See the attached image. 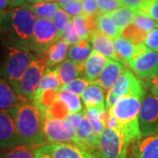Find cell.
Returning <instances> with one entry per match:
<instances>
[{"instance_id": "1", "label": "cell", "mask_w": 158, "mask_h": 158, "mask_svg": "<svg viewBox=\"0 0 158 158\" xmlns=\"http://www.w3.org/2000/svg\"><path fill=\"white\" fill-rule=\"evenodd\" d=\"M36 19V15L27 3L6 9L0 18V36L3 41L27 48Z\"/></svg>"}, {"instance_id": "2", "label": "cell", "mask_w": 158, "mask_h": 158, "mask_svg": "<svg viewBox=\"0 0 158 158\" xmlns=\"http://www.w3.org/2000/svg\"><path fill=\"white\" fill-rule=\"evenodd\" d=\"M14 117L19 144L34 148L48 144L43 132L44 118L32 102H24L15 108Z\"/></svg>"}, {"instance_id": "3", "label": "cell", "mask_w": 158, "mask_h": 158, "mask_svg": "<svg viewBox=\"0 0 158 158\" xmlns=\"http://www.w3.org/2000/svg\"><path fill=\"white\" fill-rule=\"evenodd\" d=\"M142 98L143 97L139 96L123 97L109 111V114L113 115L116 120L114 128L123 135L129 145L142 136L139 122Z\"/></svg>"}, {"instance_id": "4", "label": "cell", "mask_w": 158, "mask_h": 158, "mask_svg": "<svg viewBox=\"0 0 158 158\" xmlns=\"http://www.w3.org/2000/svg\"><path fill=\"white\" fill-rule=\"evenodd\" d=\"M37 58L27 48L4 42L0 57V77L16 90L23 74Z\"/></svg>"}, {"instance_id": "5", "label": "cell", "mask_w": 158, "mask_h": 158, "mask_svg": "<svg viewBox=\"0 0 158 158\" xmlns=\"http://www.w3.org/2000/svg\"><path fill=\"white\" fill-rule=\"evenodd\" d=\"M146 93L144 82L127 68H124L113 87L107 91L106 108L111 110L119 98L126 96L144 97Z\"/></svg>"}, {"instance_id": "6", "label": "cell", "mask_w": 158, "mask_h": 158, "mask_svg": "<svg viewBox=\"0 0 158 158\" xmlns=\"http://www.w3.org/2000/svg\"><path fill=\"white\" fill-rule=\"evenodd\" d=\"M61 39L52 19L37 18L27 48L38 58L43 57L52 44Z\"/></svg>"}, {"instance_id": "7", "label": "cell", "mask_w": 158, "mask_h": 158, "mask_svg": "<svg viewBox=\"0 0 158 158\" xmlns=\"http://www.w3.org/2000/svg\"><path fill=\"white\" fill-rule=\"evenodd\" d=\"M129 146V143L118 130L106 127L98 138L94 158H127Z\"/></svg>"}, {"instance_id": "8", "label": "cell", "mask_w": 158, "mask_h": 158, "mask_svg": "<svg viewBox=\"0 0 158 158\" xmlns=\"http://www.w3.org/2000/svg\"><path fill=\"white\" fill-rule=\"evenodd\" d=\"M46 69L45 58L40 57L31 62L28 68L23 74L16 90L26 101H33L34 94L38 89Z\"/></svg>"}, {"instance_id": "9", "label": "cell", "mask_w": 158, "mask_h": 158, "mask_svg": "<svg viewBox=\"0 0 158 158\" xmlns=\"http://www.w3.org/2000/svg\"><path fill=\"white\" fill-rule=\"evenodd\" d=\"M43 132L48 143L73 142L78 144L76 128L66 118H44Z\"/></svg>"}, {"instance_id": "10", "label": "cell", "mask_w": 158, "mask_h": 158, "mask_svg": "<svg viewBox=\"0 0 158 158\" xmlns=\"http://www.w3.org/2000/svg\"><path fill=\"white\" fill-rule=\"evenodd\" d=\"M139 122L142 136L158 132V96L145 93L139 113Z\"/></svg>"}, {"instance_id": "11", "label": "cell", "mask_w": 158, "mask_h": 158, "mask_svg": "<svg viewBox=\"0 0 158 158\" xmlns=\"http://www.w3.org/2000/svg\"><path fill=\"white\" fill-rule=\"evenodd\" d=\"M127 65L141 80L151 78L158 75V52L147 49L130 60Z\"/></svg>"}, {"instance_id": "12", "label": "cell", "mask_w": 158, "mask_h": 158, "mask_svg": "<svg viewBox=\"0 0 158 158\" xmlns=\"http://www.w3.org/2000/svg\"><path fill=\"white\" fill-rule=\"evenodd\" d=\"M14 109L0 110V148H3L14 147L19 144Z\"/></svg>"}, {"instance_id": "13", "label": "cell", "mask_w": 158, "mask_h": 158, "mask_svg": "<svg viewBox=\"0 0 158 158\" xmlns=\"http://www.w3.org/2000/svg\"><path fill=\"white\" fill-rule=\"evenodd\" d=\"M127 158H158V132L132 142Z\"/></svg>"}, {"instance_id": "14", "label": "cell", "mask_w": 158, "mask_h": 158, "mask_svg": "<svg viewBox=\"0 0 158 158\" xmlns=\"http://www.w3.org/2000/svg\"><path fill=\"white\" fill-rule=\"evenodd\" d=\"M113 46L115 51L118 55V58L120 59V62L123 64H127L132 60L134 57L137 56L141 53L148 49L144 43L140 44H134L129 40L126 39L123 36H118L117 38L113 40Z\"/></svg>"}, {"instance_id": "15", "label": "cell", "mask_w": 158, "mask_h": 158, "mask_svg": "<svg viewBox=\"0 0 158 158\" xmlns=\"http://www.w3.org/2000/svg\"><path fill=\"white\" fill-rule=\"evenodd\" d=\"M80 97L85 104V108H94L100 113L107 112L106 108L104 90L96 81L88 85Z\"/></svg>"}, {"instance_id": "16", "label": "cell", "mask_w": 158, "mask_h": 158, "mask_svg": "<svg viewBox=\"0 0 158 158\" xmlns=\"http://www.w3.org/2000/svg\"><path fill=\"white\" fill-rule=\"evenodd\" d=\"M52 158H93L83 147L73 142L48 143Z\"/></svg>"}, {"instance_id": "17", "label": "cell", "mask_w": 158, "mask_h": 158, "mask_svg": "<svg viewBox=\"0 0 158 158\" xmlns=\"http://www.w3.org/2000/svg\"><path fill=\"white\" fill-rule=\"evenodd\" d=\"M124 68V64L122 62L107 59V62L96 82L101 86L103 90L108 91L116 83Z\"/></svg>"}, {"instance_id": "18", "label": "cell", "mask_w": 158, "mask_h": 158, "mask_svg": "<svg viewBox=\"0 0 158 158\" xmlns=\"http://www.w3.org/2000/svg\"><path fill=\"white\" fill-rule=\"evenodd\" d=\"M89 40L93 47V49L97 52L100 53L108 59H112L120 62V59L118 58V55L115 51L113 46V40L103 34L98 29H95L90 35Z\"/></svg>"}, {"instance_id": "19", "label": "cell", "mask_w": 158, "mask_h": 158, "mask_svg": "<svg viewBox=\"0 0 158 158\" xmlns=\"http://www.w3.org/2000/svg\"><path fill=\"white\" fill-rule=\"evenodd\" d=\"M26 100L6 80L0 77V110H11Z\"/></svg>"}, {"instance_id": "20", "label": "cell", "mask_w": 158, "mask_h": 158, "mask_svg": "<svg viewBox=\"0 0 158 158\" xmlns=\"http://www.w3.org/2000/svg\"><path fill=\"white\" fill-rule=\"evenodd\" d=\"M84 67H85V62L76 63L71 62L69 59L64 60L62 63L57 65L55 69L56 70L62 86L73 79L80 77L81 76L85 77Z\"/></svg>"}, {"instance_id": "21", "label": "cell", "mask_w": 158, "mask_h": 158, "mask_svg": "<svg viewBox=\"0 0 158 158\" xmlns=\"http://www.w3.org/2000/svg\"><path fill=\"white\" fill-rule=\"evenodd\" d=\"M107 59L96 50L93 49L91 51L90 56L85 61V78L90 82L96 81L107 62Z\"/></svg>"}, {"instance_id": "22", "label": "cell", "mask_w": 158, "mask_h": 158, "mask_svg": "<svg viewBox=\"0 0 158 158\" xmlns=\"http://www.w3.org/2000/svg\"><path fill=\"white\" fill-rule=\"evenodd\" d=\"M68 50L69 45L62 39H59L52 44L43 56L47 69H51L62 63L68 55Z\"/></svg>"}, {"instance_id": "23", "label": "cell", "mask_w": 158, "mask_h": 158, "mask_svg": "<svg viewBox=\"0 0 158 158\" xmlns=\"http://www.w3.org/2000/svg\"><path fill=\"white\" fill-rule=\"evenodd\" d=\"M74 30L79 40H89L90 34L97 29L96 16H86L80 14L72 18Z\"/></svg>"}, {"instance_id": "24", "label": "cell", "mask_w": 158, "mask_h": 158, "mask_svg": "<svg viewBox=\"0 0 158 158\" xmlns=\"http://www.w3.org/2000/svg\"><path fill=\"white\" fill-rule=\"evenodd\" d=\"M62 89V85L59 80L58 75H57L56 69H47L45 72L43 74V77L40 82V85L38 86V89L34 94L33 101H35L38 99L40 96L46 91V90H57L60 91Z\"/></svg>"}, {"instance_id": "25", "label": "cell", "mask_w": 158, "mask_h": 158, "mask_svg": "<svg viewBox=\"0 0 158 158\" xmlns=\"http://www.w3.org/2000/svg\"><path fill=\"white\" fill-rule=\"evenodd\" d=\"M135 13V10L128 7L121 6L117 10L109 13L108 15L118 31L122 33V31L132 23Z\"/></svg>"}, {"instance_id": "26", "label": "cell", "mask_w": 158, "mask_h": 158, "mask_svg": "<svg viewBox=\"0 0 158 158\" xmlns=\"http://www.w3.org/2000/svg\"><path fill=\"white\" fill-rule=\"evenodd\" d=\"M92 50L93 49L89 42V40H79L77 43L70 46L67 56L69 60L76 63L85 62Z\"/></svg>"}, {"instance_id": "27", "label": "cell", "mask_w": 158, "mask_h": 158, "mask_svg": "<svg viewBox=\"0 0 158 158\" xmlns=\"http://www.w3.org/2000/svg\"><path fill=\"white\" fill-rule=\"evenodd\" d=\"M56 99L63 104V106L68 111L69 115L83 112V106L80 97L69 90H60L57 94Z\"/></svg>"}, {"instance_id": "28", "label": "cell", "mask_w": 158, "mask_h": 158, "mask_svg": "<svg viewBox=\"0 0 158 158\" xmlns=\"http://www.w3.org/2000/svg\"><path fill=\"white\" fill-rule=\"evenodd\" d=\"M38 148L19 144L14 147L0 148V158H34Z\"/></svg>"}, {"instance_id": "29", "label": "cell", "mask_w": 158, "mask_h": 158, "mask_svg": "<svg viewBox=\"0 0 158 158\" xmlns=\"http://www.w3.org/2000/svg\"><path fill=\"white\" fill-rule=\"evenodd\" d=\"M29 7L36 17L52 19L57 10L60 8L56 1H44L36 4H29Z\"/></svg>"}, {"instance_id": "30", "label": "cell", "mask_w": 158, "mask_h": 158, "mask_svg": "<svg viewBox=\"0 0 158 158\" xmlns=\"http://www.w3.org/2000/svg\"><path fill=\"white\" fill-rule=\"evenodd\" d=\"M96 26L98 30L111 40H114L121 35V33L115 27L108 14L98 13L96 15Z\"/></svg>"}, {"instance_id": "31", "label": "cell", "mask_w": 158, "mask_h": 158, "mask_svg": "<svg viewBox=\"0 0 158 158\" xmlns=\"http://www.w3.org/2000/svg\"><path fill=\"white\" fill-rule=\"evenodd\" d=\"M147 34L146 32L142 31L141 29L137 27L136 26L131 23L122 31L121 36H123L126 39L129 40L134 44H140V43H143Z\"/></svg>"}, {"instance_id": "32", "label": "cell", "mask_w": 158, "mask_h": 158, "mask_svg": "<svg viewBox=\"0 0 158 158\" xmlns=\"http://www.w3.org/2000/svg\"><path fill=\"white\" fill-rule=\"evenodd\" d=\"M132 24H134L137 27L141 29L142 31L146 32L148 34L151 30L154 28L158 27V22L152 19L151 18H149L147 15L141 14L136 12L135 17L132 20Z\"/></svg>"}, {"instance_id": "33", "label": "cell", "mask_w": 158, "mask_h": 158, "mask_svg": "<svg viewBox=\"0 0 158 158\" xmlns=\"http://www.w3.org/2000/svg\"><path fill=\"white\" fill-rule=\"evenodd\" d=\"M91 83L92 82H90L85 77H77V78L68 82L67 84L62 85L61 90H69L74 94L80 96L82 94V92L85 90V88L88 85H90Z\"/></svg>"}, {"instance_id": "34", "label": "cell", "mask_w": 158, "mask_h": 158, "mask_svg": "<svg viewBox=\"0 0 158 158\" xmlns=\"http://www.w3.org/2000/svg\"><path fill=\"white\" fill-rule=\"evenodd\" d=\"M85 116L89 119L92 129L97 135H100L105 127L102 122L100 113L94 108H85Z\"/></svg>"}, {"instance_id": "35", "label": "cell", "mask_w": 158, "mask_h": 158, "mask_svg": "<svg viewBox=\"0 0 158 158\" xmlns=\"http://www.w3.org/2000/svg\"><path fill=\"white\" fill-rule=\"evenodd\" d=\"M70 19H71V18L69 17V15L67 12L63 11L61 7L57 10L56 14L54 15V17L52 19V20L55 24L61 38H62L64 29L66 28V27H67L69 22L70 21Z\"/></svg>"}, {"instance_id": "36", "label": "cell", "mask_w": 158, "mask_h": 158, "mask_svg": "<svg viewBox=\"0 0 158 158\" xmlns=\"http://www.w3.org/2000/svg\"><path fill=\"white\" fill-rule=\"evenodd\" d=\"M135 12L147 15L158 22V1L147 0L143 5L136 9Z\"/></svg>"}, {"instance_id": "37", "label": "cell", "mask_w": 158, "mask_h": 158, "mask_svg": "<svg viewBox=\"0 0 158 158\" xmlns=\"http://www.w3.org/2000/svg\"><path fill=\"white\" fill-rule=\"evenodd\" d=\"M59 6L67 12L70 18L83 14V0H71L67 4L60 5Z\"/></svg>"}, {"instance_id": "38", "label": "cell", "mask_w": 158, "mask_h": 158, "mask_svg": "<svg viewBox=\"0 0 158 158\" xmlns=\"http://www.w3.org/2000/svg\"><path fill=\"white\" fill-rule=\"evenodd\" d=\"M98 13L109 14L121 7L122 5L118 0H97Z\"/></svg>"}, {"instance_id": "39", "label": "cell", "mask_w": 158, "mask_h": 158, "mask_svg": "<svg viewBox=\"0 0 158 158\" xmlns=\"http://www.w3.org/2000/svg\"><path fill=\"white\" fill-rule=\"evenodd\" d=\"M61 39L63 40L69 46L74 45V44L77 43L79 41L78 37L77 36V34L75 33V30H74L73 24H72V19L69 22L66 28L64 29Z\"/></svg>"}, {"instance_id": "40", "label": "cell", "mask_w": 158, "mask_h": 158, "mask_svg": "<svg viewBox=\"0 0 158 158\" xmlns=\"http://www.w3.org/2000/svg\"><path fill=\"white\" fill-rule=\"evenodd\" d=\"M143 43L148 49L158 52V27L154 28L147 34Z\"/></svg>"}, {"instance_id": "41", "label": "cell", "mask_w": 158, "mask_h": 158, "mask_svg": "<svg viewBox=\"0 0 158 158\" xmlns=\"http://www.w3.org/2000/svg\"><path fill=\"white\" fill-rule=\"evenodd\" d=\"M98 13L97 0H83V14L86 16H96Z\"/></svg>"}, {"instance_id": "42", "label": "cell", "mask_w": 158, "mask_h": 158, "mask_svg": "<svg viewBox=\"0 0 158 158\" xmlns=\"http://www.w3.org/2000/svg\"><path fill=\"white\" fill-rule=\"evenodd\" d=\"M144 85H145V88H147L151 93L158 96V75L153 77L151 78L145 80Z\"/></svg>"}, {"instance_id": "43", "label": "cell", "mask_w": 158, "mask_h": 158, "mask_svg": "<svg viewBox=\"0 0 158 158\" xmlns=\"http://www.w3.org/2000/svg\"><path fill=\"white\" fill-rule=\"evenodd\" d=\"M34 158H52L49 144L48 143L44 146L38 148L35 151Z\"/></svg>"}, {"instance_id": "44", "label": "cell", "mask_w": 158, "mask_h": 158, "mask_svg": "<svg viewBox=\"0 0 158 158\" xmlns=\"http://www.w3.org/2000/svg\"><path fill=\"white\" fill-rule=\"evenodd\" d=\"M85 111H83V112H81V113L69 114V115H68L65 118L68 120L69 122L71 123V125L73 126L75 128H77L79 126V124L81 123V121H82L83 118L85 117Z\"/></svg>"}, {"instance_id": "45", "label": "cell", "mask_w": 158, "mask_h": 158, "mask_svg": "<svg viewBox=\"0 0 158 158\" xmlns=\"http://www.w3.org/2000/svg\"><path fill=\"white\" fill-rule=\"evenodd\" d=\"M122 6L128 7L135 11L141 5H143L147 0H118Z\"/></svg>"}, {"instance_id": "46", "label": "cell", "mask_w": 158, "mask_h": 158, "mask_svg": "<svg viewBox=\"0 0 158 158\" xmlns=\"http://www.w3.org/2000/svg\"><path fill=\"white\" fill-rule=\"evenodd\" d=\"M9 1V7H17L26 4V0H8Z\"/></svg>"}, {"instance_id": "47", "label": "cell", "mask_w": 158, "mask_h": 158, "mask_svg": "<svg viewBox=\"0 0 158 158\" xmlns=\"http://www.w3.org/2000/svg\"><path fill=\"white\" fill-rule=\"evenodd\" d=\"M7 7H9V1L8 0H0V18L7 9Z\"/></svg>"}, {"instance_id": "48", "label": "cell", "mask_w": 158, "mask_h": 158, "mask_svg": "<svg viewBox=\"0 0 158 158\" xmlns=\"http://www.w3.org/2000/svg\"><path fill=\"white\" fill-rule=\"evenodd\" d=\"M44 1H50V0H26V2H27L29 4H36V3H40Z\"/></svg>"}, {"instance_id": "49", "label": "cell", "mask_w": 158, "mask_h": 158, "mask_svg": "<svg viewBox=\"0 0 158 158\" xmlns=\"http://www.w3.org/2000/svg\"><path fill=\"white\" fill-rule=\"evenodd\" d=\"M57 3L59 4V6L60 5H64V4H67L69 3V1H71V0H56Z\"/></svg>"}, {"instance_id": "50", "label": "cell", "mask_w": 158, "mask_h": 158, "mask_svg": "<svg viewBox=\"0 0 158 158\" xmlns=\"http://www.w3.org/2000/svg\"><path fill=\"white\" fill-rule=\"evenodd\" d=\"M151 1H158V0H151Z\"/></svg>"}, {"instance_id": "51", "label": "cell", "mask_w": 158, "mask_h": 158, "mask_svg": "<svg viewBox=\"0 0 158 158\" xmlns=\"http://www.w3.org/2000/svg\"></svg>"}]
</instances>
